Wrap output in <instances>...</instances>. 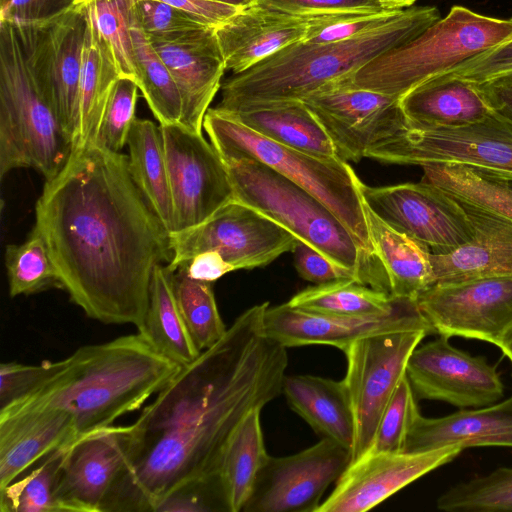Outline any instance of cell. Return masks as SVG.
<instances>
[{
	"label": "cell",
	"instance_id": "6da1fadb",
	"mask_svg": "<svg viewBox=\"0 0 512 512\" xmlns=\"http://www.w3.org/2000/svg\"><path fill=\"white\" fill-rule=\"evenodd\" d=\"M268 302L242 312L131 424L130 461L102 512H155L170 493L218 472L244 417L282 392L286 347L264 330Z\"/></svg>",
	"mask_w": 512,
	"mask_h": 512
},
{
	"label": "cell",
	"instance_id": "7a4b0ae2",
	"mask_svg": "<svg viewBox=\"0 0 512 512\" xmlns=\"http://www.w3.org/2000/svg\"><path fill=\"white\" fill-rule=\"evenodd\" d=\"M35 219L71 301L91 319L138 329L153 270L169 264L173 252L128 157L95 142L73 148L45 181Z\"/></svg>",
	"mask_w": 512,
	"mask_h": 512
},
{
	"label": "cell",
	"instance_id": "3957f363",
	"mask_svg": "<svg viewBox=\"0 0 512 512\" xmlns=\"http://www.w3.org/2000/svg\"><path fill=\"white\" fill-rule=\"evenodd\" d=\"M181 367L139 333L125 335L78 348L36 391L0 412L59 409L72 417L79 438L140 409Z\"/></svg>",
	"mask_w": 512,
	"mask_h": 512
},
{
	"label": "cell",
	"instance_id": "277c9868",
	"mask_svg": "<svg viewBox=\"0 0 512 512\" xmlns=\"http://www.w3.org/2000/svg\"><path fill=\"white\" fill-rule=\"evenodd\" d=\"M440 18L434 6H412L385 24L347 40L293 43L249 70L230 76L221 85V101L215 108L231 111L255 103L303 100L412 40Z\"/></svg>",
	"mask_w": 512,
	"mask_h": 512
},
{
	"label": "cell",
	"instance_id": "5b68a950",
	"mask_svg": "<svg viewBox=\"0 0 512 512\" xmlns=\"http://www.w3.org/2000/svg\"><path fill=\"white\" fill-rule=\"evenodd\" d=\"M235 200L250 206L353 273L362 284L389 294L377 258L365 251L345 224L321 200L262 162L223 159Z\"/></svg>",
	"mask_w": 512,
	"mask_h": 512
},
{
	"label": "cell",
	"instance_id": "8992f818",
	"mask_svg": "<svg viewBox=\"0 0 512 512\" xmlns=\"http://www.w3.org/2000/svg\"><path fill=\"white\" fill-rule=\"evenodd\" d=\"M510 37L512 17L487 16L456 5L412 40L382 53L344 79L400 98Z\"/></svg>",
	"mask_w": 512,
	"mask_h": 512
},
{
	"label": "cell",
	"instance_id": "52a82bcc",
	"mask_svg": "<svg viewBox=\"0 0 512 512\" xmlns=\"http://www.w3.org/2000/svg\"><path fill=\"white\" fill-rule=\"evenodd\" d=\"M72 143L35 80L14 26L0 21V178L33 168L45 180L65 166Z\"/></svg>",
	"mask_w": 512,
	"mask_h": 512
},
{
	"label": "cell",
	"instance_id": "ba28073f",
	"mask_svg": "<svg viewBox=\"0 0 512 512\" xmlns=\"http://www.w3.org/2000/svg\"><path fill=\"white\" fill-rule=\"evenodd\" d=\"M203 129L223 159L257 160L312 193L336 214L365 251L375 257L360 192L361 181L348 162L319 158L278 144L215 107L207 110Z\"/></svg>",
	"mask_w": 512,
	"mask_h": 512
},
{
	"label": "cell",
	"instance_id": "9c48e42d",
	"mask_svg": "<svg viewBox=\"0 0 512 512\" xmlns=\"http://www.w3.org/2000/svg\"><path fill=\"white\" fill-rule=\"evenodd\" d=\"M365 158L423 166L455 163L512 181V123L495 112L478 123L454 128L410 123L374 144Z\"/></svg>",
	"mask_w": 512,
	"mask_h": 512
},
{
	"label": "cell",
	"instance_id": "30bf717a",
	"mask_svg": "<svg viewBox=\"0 0 512 512\" xmlns=\"http://www.w3.org/2000/svg\"><path fill=\"white\" fill-rule=\"evenodd\" d=\"M12 25L27 64L73 148L79 134L86 7L77 0L72 8L48 22Z\"/></svg>",
	"mask_w": 512,
	"mask_h": 512
},
{
	"label": "cell",
	"instance_id": "8fae6325",
	"mask_svg": "<svg viewBox=\"0 0 512 512\" xmlns=\"http://www.w3.org/2000/svg\"><path fill=\"white\" fill-rule=\"evenodd\" d=\"M169 235L173 258L167 267L171 271L211 250L220 253L235 270L263 267L292 252L299 241L278 223L237 200L204 222Z\"/></svg>",
	"mask_w": 512,
	"mask_h": 512
},
{
	"label": "cell",
	"instance_id": "7c38bea8",
	"mask_svg": "<svg viewBox=\"0 0 512 512\" xmlns=\"http://www.w3.org/2000/svg\"><path fill=\"white\" fill-rule=\"evenodd\" d=\"M427 335L422 330L376 334L343 351L347 362L343 380L355 422L351 462L370 450L381 415L406 375L408 359Z\"/></svg>",
	"mask_w": 512,
	"mask_h": 512
},
{
	"label": "cell",
	"instance_id": "4fadbf2b",
	"mask_svg": "<svg viewBox=\"0 0 512 512\" xmlns=\"http://www.w3.org/2000/svg\"><path fill=\"white\" fill-rule=\"evenodd\" d=\"M360 192L378 217L432 254H450L473 238L462 204L434 184L421 180L371 187L361 181Z\"/></svg>",
	"mask_w": 512,
	"mask_h": 512
},
{
	"label": "cell",
	"instance_id": "5bb4252c",
	"mask_svg": "<svg viewBox=\"0 0 512 512\" xmlns=\"http://www.w3.org/2000/svg\"><path fill=\"white\" fill-rule=\"evenodd\" d=\"M160 128L173 202L172 232H178L204 222L235 196L223 158L202 133L179 123Z\"/></svg>",
	"mask_w": 512,
	"mask_h": 512
},
{
	"label": "cell",
	"instance_id": "9a60e30c",
	"mask_svg": "<svg viewBox=\"0 0 512 512\" xmlns=\"http://www.w3.org/2000/svg\"><path fill=\"white\" fill-rule=\"evenodd\" d=\"M396 96L360 88L344 78L330 82L302 101L322 124L338 156L358 162L374 144L406 123Z\"/></svg>",
	"mask_w": 512,
	"mask_h": 512
},
{
	"label": "cell",
	"instance_id": "2e32d148",
	"mask_svg": "<svg viewBox=\"0 0 512 512\" xmlns=\"http://www.w3.org/2000/svg\"><path fill=\"white\" fill-rule=\"evenodd\" d=\"M350 462V450L329 438L293 455L269 456L242 511L316 512Z\"/></svg>",
	"mask_w": 512,
	"mask_h": 512
},
{
	"label": "cell",
	"instance_id": "e0dca14e",
	"mask_svg": "<svg viewBox=\"0 0 512 512\" xmlns=\"http://www.w3.org/2000/svg\"><path fill=\"white\" fill-rule=\"evenodd\" d=\"M416 303L435 334L497 346L512 326V277L435 283Z\"/></svg>",
	"mask_w": 512,
	"mask_h": 512
},
{
	"label": "cell",
	"instance_id": "ac0fdd59",
	"mask_svg": "<svg viewBox=\"0 0 512 512\" xmlns=\"http://www.w3.org/2000/svg\"><path fill=\"white\" fill-rule=\"evenodd\" d=\"M406 376L417 400L442 401L459 409L491 405L504 396L496 367L483 356L454 347L444 335L413 350Z\"/></svg>",
	"mask_w": 512,
	"mask_h": 512
},
{
	"label": "cell",
	"instance_id": "d6986e66",
	"mask_svg": "<svg viewBox=\"0 0 512 512\" xmlns=\"http://www.w3.org/2000/svg\"><path fill=\"white\" fill-rule=\"evenodd\" d=\"M266 334L282 346L325 345L346 350L368 336L410 330L435 334L415 300L404 299L392 312L382 315H336L311 312L283 303L267 307Z\"/></svg>",
	"mask_w": 512,
	"mask_h": 512
},
{
	"label": "cell",
	"instance_id": "ffe728a7",
	"mask_svg": "<svg viewBox=\"0 0 512 512\" xmlns=\"http://www.w3.org/2000/svg\"><path fill=\"white\" fill-rule=\"evenodd\" d=\"M131 425H111L68 444L57 480L62 512H102L113 486L127 468Z\"/></svg>",
	"mask_w": 512,
	"mask_h": 512
},
{
	"label": "cell",
	"instance_id": "44dd1931",
	"mask_svg": "<svg viewBox=\"0 0 512 512\" xmlns=\"http://www.w3.org/2000/svg\"><path fill=\"white\" fill-rule=\"evenodd\" d=\"M464 450L448 445L422 452L369 451L351 462L316 512H364Z\"/></svg>",
	"mask_w": 512,
	"mask_h": 512
},
{
	"label": "cell",
	"instance_id": "7402d4cb",
	"mask_svg": "<svg viewBox=\"0 0 512 512\" xmlns=\"http://www.w3.org/2000/svg\"><path fill=\"white\" fill-rule=\"evenodd\" d=\"M169 69L182 100L180 123L202 133L203 121L226 70L215 27L204 26L167 39H150Z\"/></svg>",
	"mask_w": 512,
	"mask_h": 512
},
{
	"label": "cell",
	"instance_id": "603a6c76",
	"mask_svg": "<svg viewBox=\"0 0 512 512\" xmlns=\"http://www.w3.org/2000/svg\"><path fill=\"white\" fill-rule=\"evenodd\" d=\"M72 417L53 408L0 412V488L31 466L76 440Z\"/></svg>",
	"mask_w": 512,
	"mask_h": 512
},
{
	"label": "cell",
	"instance_id": "cb8c5ba5",
	"mask_svg": "<svg viewBox=\"0 0 512 512\" xmlns=\"http://www.w3.org/2000/svg\"><path fill=\"white\" fill-rule=\"evenodd\" d=\"M308 19L255 6L242 9L215 27L226 70L243 73L283 48L302 41Z\"/></svg>",
	"mask_w": 512,
	"mask_h": 512
},
{
	"label": "cell",
	"instance_id": "d4e9b609",
	"mask_svg": "<svg viewBox=\"0 0 512 512\" xmlns=\"http://www.w3.org/2000/svg\"><path fill=\"white\" fill-rule=\"evenodd\" d=\"M459 202L472 224L473 238L450 254L431 253L436 283L512 277V220Z\"/></svg>",
	"mask_w": 512,
	"mask_h": 512
},
{
	"label": "cell",
	"instance_id": "484cf974",
	"mask_svg": "<svg viewBox=\"0 0 512 512\" xmlns=\"http://www.w3.org/2000/svg\"><path fill=\"white\" fill-rule=\"evenodd\" d=\"M448 445L512 447V396L491 405L464 408L438 418L419 414L404 452H422Z\"/></svg>",
	"mask_w": 512,
	"mask_h": 512
},
{
	"label": "cell",
	"instance_id": "4316f807",
	"mask_svg": "<svg viewBox=\"0 0 512 512\" xmlns=\"http://www.w3.org/2000/svg\"><path fill=\"white\" fill-rule=\"evenodd\" d=\"M410 123L425 127L469 126L489 117L493 108L481 85L458 78H435L399 99Z\"/></svg>",
	"mask_w": 512,
	"mask_h": 512
},
{
	"label": "cell",
	"instance_id": "83f0119b",
	"mask_svg": "<svg viewBox=\"0 0 512 512\" xmlns=\"http://www.w3.org/2000/svg\"><path fill=\"white\" fill-rule=\"evenodd\" d=\"M222 112L278 144L319 158H340L330 136L302 100L255 103Z\"/></svg>",
	"mask_w": 512,
	"mask_h": 512
},
{
	"label": "cell",
	"instance_id": "f1b7e54d",
	"mask_svg": "<svg viewBox=\"0 0 512 512\" xmlns=\"http://www.w3.org/2000/svg\"><path fill=\"white\" fill-rule=\"evenodd\" d=\"M291 409L322 438H329L351 449L355 422L344 380L313 375L285 376L282 386Z\"/></svg>",
	"mask_w": 512,
	"mask_h": 512
},
{
	"label": "cell",
	"instance_id": "f546056e",
	"mask_svg": "<svg viewBox=\"0 0 512 512\" xmlns=\"http://www.w3.org/2000/svg\"><path fill=\"white\" fill-rule=\"evenodd\" d=\"M364 211L374 255L387 277L389 294L416 301L436 283L431 252L385 223L365 202Z\"/></svg>",
	"mask_w": 512,
	"mask_h": 512
},
{
	"label": "cell",
	"instance_id": "4dcf8cb0",
	"mask_svg": "<svg viewBox=\"0 0 512 512\" xmlns=\"http://www.w3.org/2000/svg\"><path fill=\"white\" fill-rule=\"evenodd\" d=\"M137 330L158 353L180 366L191 363L201 353L179 310L167 265L158 264L153 270L147 309Z\"/></svg>",
	"mask_w": 512,
	"mask_h": 512
},
{
	"label": "cell",
	"instance_id": "1f68e13d",
	"mask_svg": "<svg viewBox=\"0 0 512 512\" xmlns=\"http://www.w3.org/2000/svg\"><path fill=\"white\" fill-rule=\"evenodd\" d=\"M127 145L128 167L134 183L164 227L172 232L173 202L160 125L136 118Z\"/></svg>",
	"mask_w": 512,
	"mask_h": 512
},
{
	"label": "cell",
	"instance_id": "d6a6232c",
	"mask_svg": "<svg viewBox=\"0 0 512 512\" xmlns=\"http://www.w3.org/2000/svg\"><path fill=\"white\" fill-rule=\"evenodd\" d=\"M86 11L87 26L80 79L79 134L73 148L96 141L106 105L120 77L114 57L87 7Z\"/></svg>",
	"mask_w": 512,
	"mask_h": 512
},
{
	"label": "cell",
	"instance_id": "836d02e7",
	"mask_svg": "<svg viewBox=\"0 0 512 512\" xmlns=\"http://www.w3.org/2000/svg\"><path fill=\"white\" fill-rule=\"evenodd\" d=\"M261 409L250 411L231 435L223 452L218 475L230 512L247 503L268 455L260 422Z\"/></svg>",
	"mask_w": 512,
	"mask_h": 512
},
{
	"label": "cell",
	"instance_id": "e575fe53",
	"mask_svg": "<svg viewBox=\"0 0 512 512\" xmlns=\"http://www.w3.org/2000/svg\"><path fill=\"white\" fill-rule=\"evenodd\" d=\"M421 167L422 181L438 186L461 202L512 220L509 180L462 164L433 163Z\"/></svg>",
	"mask_w": 512,
	"mask_h": 512
},
{
	"label": "cell",
	"instance_id": "d590c367",
	"mask_svg": "<svg viewBox=\"0 0 512 512\" xmlns=\"http://www.w3.org/2000/svg\"><path fill=\"white\" fill-rule=\"evenodd\" d=\"M403 300L356 280L340 279L307 287L287 303L324 314L382 315L394 311Z\"/></svg>",
	"mask_w": 512,
	"mask_h": 512
},
{
	"label": "cell",
	"instance_id": "8d00e7d4",
	"mask_svg": "<svg viewBox=\"0 0 512 512\" xmlns=\"http://www.w3.org/2000/svg\"><path fill=\"white\" fill-rule=\"evenodd\" d=\"M130 33L137 85L159 125L180 123L182 100L169 69L150 38L130 15Z\"/></svg>",
	"mask_w": 512,
	"mask_h": 512
},
{
	"label": "cell",
	"instance_id": "74e56055",
	"mask_svg": "<svg viewBox=\"0 0 512 512\" xmlns=\"http://www.w3.org/2000/svg\"><path fill=\"white\" fill-rule=\"evenodd\" d=\"M171 284L197 349L202 352L210 348L227 331L216 304L212 283L193 279L183 268H178L171 271Z\"/></svg>",
	"mask_w": 512,
	"mask_h": 512
},
{
	"label": "cell",
	"instance_id": "f35d334b",
	"mask_svg": "<svg viewBox=\"0 0 512 512\" xmlns=\"http://www.w3.org/2000/svg\"><path fill=\"white\" fill-rule=\"evenodd\" d=\"M5 267L11 297L63 289L48 246L35 227L25 242L6 246Z\"/></svg>",
	"mask_w": 512,
	"mask_h": 512
},
{
	"label": "cell",
	"instance_id": "ab89813d",
	"mask_svg": "<svg viewBox=\"0 0 512 512\" xmlns=\"http://www.w3.org/2000/svg\"><path fill=\"white\" fill-rule=\"evenodd\" d=\"M66 446L47 455L31 472L0 488V510L62 512L57 498V480Z\"/></svg>",
	"mask_w": 512,
	"mask_h": 512
},
{
	"label": "cell",
	"instance_id": "60d3db41",
	"mask_svg": "<svg viewBox=\"0 0 512 512\" xmlns=\"http://www.w3.org/2000/svg\"><path fill=\"white\" fill-rule=\"evenodd\" d=\"M436 505L445 512H512V467L460 482L442 493Z\"/></svg>",
	"mask_w": 512,
	"mask_h": 512
},
{
	"label": "cell",
	"instance_id": "b9f144b4",
	"mask_svg": "<svg viewBox=\"0 0 512 512\" xmlns=\"http://www.w3.org/2000/svg\"><path fill=\"white\" fill-rule=\"evenodd\" d=\"M79 1L85 4L94 18L114 57L120 77L136 81L130 33V0Z\"/></svg>",
	"mask_w": 512,
	"mask_h": 512
},
{
	"label": "cell",
	"instance_id": "7bdbcfd3",
	"mask_svg": "<svg viewBox=\"0 0 512 512\" xmlns=\"http://www.w3.org/2000/svg\"><path fill=\"white\" fill-rule=\"evenodd\" d=\"M419 414L417 398L405 375L381 415L369 451L404 452L409 430Z\"/></svg>",
	"mask_w": 512,
	"mask_h": 512
},
{
	"label": "cell",
	"instance_id": "ee69618b",
	"mask_svg": "<svg viewBox=\"0 0 512 512\" xmlns=\"http://www.w3.org/2000/svg\"><path fill=\"white\" fill-rule=\"evenodd\" d=\"M138 90L135 80L128 77L117 79L103 114L96 144L111 152H121L136 119Z\"/></svg>",
	"mask_w": 512,
	"mask_h": 512
},
{
	"label": "cell",
	"instance_id": "f6af8a7d",
	"mask_svg": "<svg viewBox=\"0 0 512 512\" xmlns=\"http://www.w3.org/2000/svg\"><path fill=\"white\" fill-rule=\"evenodd\" d=\"M400 12L382 10L309 18L307 33L302 41L324 44L347 40L385 24Z\"/></svg>",
	"mask_w": 512,
	"mask_h": 512
},
{
	"label": "cell",
	"instance_id": "bcb514c9",
	"mask_svg": "<svg viewBox=\"0 0 512 512\" xmlns=\"http://www.w3.org/2000/svg\"><path fill=\"white\" fill-rule=\"evenodd\" d=\"M130 15L150 39H167L205 26L187 12L157 0H130Z\"/></svg>",
	"mask_w": 512,
	"mask_h": 512
},
{
	"label": "cell",
	"instance_id": "7dc6e473",
	"mask_svg": "<svg viewBox=\"0 0 512 512\" xmlns=\"http://www.w3.org/2000/svg\"><path fill=\"white\" fill-rule=\"evenodd\" d=\"M60 366V361L30 365L5 362L0 365V410L36 391Z\"/></svg>",
	"mask_w": 512,
	"mask_h": 512
},
{
	"label": "cell",
	"instance_id": "c3c4849f",
	"mask_svg": "<svg viewBox=\"0 0 512 512\" xmlns=\"http://www.w3.org/2000/svg\"><path fill=\"white\" fill-rule=\"evenodd\" d=\"M160 511L230 512L218 473L173 491L157 506L155 512Z\"/></svg>",
	"mask_w": 512,
	"mask_h": 512
},
{
	"label": "cell",
	"instance_id": "681fc988",
	"mask_svg": "<svg viewBox=\"0 0 512 512\" xmlns=\"http://www.w3.org/2000/svg\"><path fill=\"white\" fill-rule=\"evenodd\" d=\"M251 6L299 18L382 11L376 0H253Z\"/></svg>",
	"mask_w": 512,
	"mask_h": 512
},
{
	"label": "cell",
	"instance_id": "f907efd6",
	"mask_svg": "<svg viewBox=\"0 0 512 512\" xmlns=\"http://www.w3.org/2000/svg\"><path fill=\"white\" fill-rule=\"evenodd\" d=\"M509 76H512V37L468 59L441 77L482 85Z\"/></svg>",
	"mask_w": 512,
	"mask_h": 512
},
{
	"label": "cell",
	"instance_id": "816d5d0a",
	"mask_svg": "<svg viewBox=\"0 0 512 512\" xmlns=\"http://www.w3.org/2000/svg\"><path fill=\"white\" fill-rule=\"evenodd\" d=\"M77 0H0V21L39 24L53 20L74 6Z\"/></svg>",
	"mask_w": 512,
	"mask_h": 512
},
{
	"label": "cell",
	"instance_id": "f5cc1de1",
	"mask_svg": "<svg viewBox=\"0 0 512 512\" xmlns=\"http://www.w3.org/2000/svg\"><path fill=\"white\" fill-rule=\"evenodd\" d=\"M292 252L294 253L296 270L300 277L306 281L314 284H322L340 279L358 281L355 273L337 265L324 254L304 242L298 241Z\"/></svg>",
	"mask_w": 512,
	"mask_h": 512
},
{
	"label": "cell",
	"instance_id": "db71d44e",
	"mask_svg": "<svg viewBox=\"0 0 512 512\" xmlns=\"http://www.w3.org/2000/svg\"><path fill=\"white\" fill-rule=\"evenodd\" d=\"M175 8L181 9L205 26L218 27L239 11L231 5H226L211 0H157Z\"/></svg>",
	"mask_w": 512,
	"mask_h": 512
},
{
	"label": "cell",
	"instance_id": "11a10c76",
	"mask_svg": "<svg viewBox=\"0 0 512 512\" xmlns=\"http://www.w3.org/2000/svg\"><path fill=\"white\" fill-rule=\"evenodd\" d=\"M178 268H183L193 279L211 283L235 271V268L220 253L212 250L197 254Z\"/></svg>",
	"mask_w": 512,
	"mask_h": 512
},
{
	"label": "cell",
	"instance_id": "9f6ffc18",
	"mask_svg": "<svg viewBox=\"0 0 512 512\" xmlns=\"http://www.w3.org/2000/svg\"><path fill=\"white\" fill-rule=\"evenodd\" d=\"M496 114L512 123V76L481 85Z\"/></svg>",
	"mask_w": 512,
	"mask_h": 512
},
{
	"label": "cell",
	"instance_id": "6f0895ef",
	"mask_svg": "<svg viewBox=\"0 0 512 512\" xmlns=\"http://www.w3.org/2000/svg\"><path fill=\"white\" fill-rule=\"evenodd\" d=\"M383 11H402L414 5L417 0H376Z\"/></svg>",
	"mask_w": 512,
	"mask_h": 512
},
{
	"label": "cell",
	"instance_id": "680465c9",
	"mask_svg": "<svg viewBox=\"0 0 512 512\" xmlns=\"http://www.w3.org/2000/svg\"><path fill=\"white\" fill-rule=\"evenodd\" d=\"M497 347L512 363V326L504 333Z\"/></svg>",
	"mask_w": 512,
	"mask_h": 512
},
{
	"label": "cell",
	"instance_id": "91938a15",
	"mask_svg": "<svg viewBox=\"0 0 512 512\" xmlns=\"http://www.w3.org/2000/svg\"><path fill=\"white\" fill-rule=\"evenodd\" d=\"M211 1L226 4V5H231V6H234L237 8H241V9L251 6L253 3V0H211Z\"/></svg>",
	"mask_w": 512,
	"mask_h": 512
},
{
	"label": "cell",
	"instance_id": "94428289",
	"mask_svg": "<svg viewBox=\"0 0 512 512\" xmlns=\"http://www.w3.org/2000/svg\"><path fill=\"white\" fill-rule=\"evenodd\" d=\"M510 184H511V186H512V181H510Z\"/></svg>",
	"mask_w": 512,
	"mask_h": 512
}]
</instances>
